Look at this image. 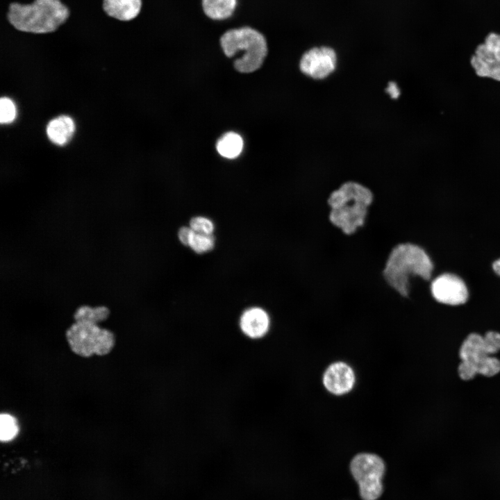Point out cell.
Listing matches in <instances>:
<instances>
[{
    "instance_id": "cell-13",
    "label": "cell",
    "mask_w": 500,
    "mask_h": 500,
    "mask_svg": "<svg viewBox=\"0 0 500 500\" xmlns=\"http://www.w3.org/2000/svg\"><path fill=\"white\" fill-rule=\"evenodd\" d=\"M74 130L73 119L69 116L62 115L49 122L47 127V134L53 144L62 146L71 140Z\"/></svg>"
},
{
    "instance_id": "cell-19",
    "label": "cell",
    "mask_w": 500,
    "mask_h": 500,
    "mask_svg": "<svg viewBox=\"0 0 500 500\" xmlns=\"http://www.w3.org/2000/svg\"><path fill=\"white\" fill-rule=\"evenodd\" d=\"M188 246L197 253H206L213 249L215 239L212 235L201 234L194 231Z\"/></svg>"
},
{
    "instance_id": "cell-8",
    "label": "cell",
    "mask_w": 500,
    "mask_h": 500,
    "mask_svg": "<svg viewBox=\"0 0 500 500\" xmlns=\"http://www.w3.org/2000/svg\"><path fill=\"white\" fill-rule=\"evenodd\" d=\"M337 66V54L328 47H313L306 51L299 62V69L306 76L315 80L328 77Z\"/></svg>"
},
{
    "instance_id": "cell-26",
    "label": "cell",
    "mask_w": 500,
    "mask_h": 500,
    "mask_svg": "<svg viewBox=\"0 0 500 500\" xmlns=\"http://www.w3.org/2000/svg\"><path fill=\"white\" fill-rule=\"evenodd\" d=\"M389 92L392 97L397 98L399 96V91L396 86V84H390L389 86Z\"/></svg>"
},
{
    "instance_id": "cell-11",
    "label": "cell",
    "mask_w": 500,
    "mask_h": 500,
    "mask_svg": "<svg viewBox=\"0 0 500 500\" xmlns=\"http://www.w3.org/2000/svg\"><path fill=\"white\" fill-rule=\"evenodd\" d=\"M353 383V372L344 362H338L331 365L324 375L326 388L335 394H342L349 392Z\"/></svg>"
},
{
    "instance_id": "cell-16",
    "label": "cell",
    "mask_w": 500,
    "mask_h": 500,
    "mask_svg": "<svg viewBox=\"0 0 500 500\" xmlns=\"http://www.w3.org/2000/svg\"><path fill=\"white\" fill-rule=\"evenodd\" d=\"M216 148L222 156L229 159L235 158L242 151L243 140L239 134L228 132L219 138Z\"/></svg>"
},
{
    "instance_id": "cell-6",
    "label": "cell",
    "mask_w": 500,
    "mask_h": 500,
    "mask_svg": "<svg viewBox=\"0 0 500 500\" xmlns=\"http://www.w3.org/2000/svg\"><path fill=\"white\" fill-rule=\"evenodd\" d=\"M350 469L363 500H376L381 495L385 465L379 456L367 453L358 454L352 459Z\"/></svg>"
},
{
    "instance_id": "cell-14",
    "label": "cell",
    "mask_w": 500,
    "mask_h": 500,
    "mask_svg": "<svg viewBox=\"0 0 500 500\" xmlns=\"http://www.w3.org/2000/svg\"><path fill=\"white\" fill-rule=\"evenodd\" d=\"M203 15L209 19L221 22L233 16L238 0H201Z\"/></svg>"
},
{
    "instance_id": "cell-22",
    "label": "cell",
    "mask_w": 500,
    "mask_h": 500,
    "mask_svg": "<svg viewBox=\"0 0 500 500\" xmlns=\"http://www.w3.org/2000/svg\"><path fill=\"white\" fill-rule=\"evenodd\" d=\"M190 227L195 233L205 235H212L215 228L213 222L202 216L193 217L190 222Z\"/></svg>"
},
{
    "instance_id": "cell-10",
    "label": "cell",
    "mask_w": 500,
    "mask_h": 500,
    "mask_svg": "<svg viewBox=\"0 0 500 500\" xmlns=\"http://www.w3.org/2000/svg\"><path fill=\"white\" fill-rule=\"evenodd\" d=\"M271 320L267 312L260 307H251L243 311L239 319L242 334L250 340H260L270 329Z\"/></svg>"
},
{
    "instance_id": "cell-25",
    "label": "cell",
    "mask_w": 500,
    "mask_h": 500,
    "mask_svg": "<svg viewBox=\"0 0 500 500\" xmlns=\"http://www.w3.org/2000/svg\"><path fill=\"white\" fill-rule=\"evenodd\" d=\"M193 232L194 231L190 227H181L179 229L178 233V236L181 242L185 246H188Z\"/></svg>"
},
{
    "instance_id": "cell-2",
    "label": "cell",
    "mask_w": 500,
    "mask_h": 500,
    "mask_svg": "<svg viewBox=\"0 0 500 500\" xmlns=\"http://www.w3.org/2000/svg\"><path fill=\"white\" fill-rule=\"evenodd\" d=\"M433 265L426 251L410 242L396 244L390 251L382 272L386 283L403 297L408 298L412 289L411 278L428 281Z\"/></svg>"
},
{
    "instance_id": "cell-9",
    "label": "cell",
    "mask_w": 500,
    "mask_h": 500,
    "mask_svg": "<svg viewBox=\"0 0 500 500\" xmlns=\"http://www.w3.org/2000/svg\"><path fill=\"white\" fill-rule=\"evenodd\" d=\"M431 292L437 301L451 306L463 304L468 298L465 283L452 274H444L436 277L431 283Z\"/></svg>"
},
{
    "instance_id": "cell-17",
    "label": "cell",
    "mask_w": 500,
    "mask_h": 500,
    "mask_svg": "<svg viewBox=\"0 0 500 500\" xmlns=\"http://www.w3.org/2000/svg\"><path fill=\"white\" fill-rule=\"evenodd\" d=\"M110 315V310L104 306L90 307L81 306L74 312L75 321H87L99 323L106 319Z\"/></svg>"
},
{
    "instance_id": "cell-21",
    "label": "cell",
    "mask_w": 500,
    "mask_h": 500,
    "mask_svg": "<svg viewBox=\"0 0 500 500\" xmlns=\"http://www.w3.org/2000/svg\"><path fill=\"white\" fill-rule=\"evenodd\" d=\"M16 107L13 101L8 97H2L0 100V122L9 124L16 117Z\"/></svg>"
},
{
    "instance_id": "cell-27",
    "label": "cell",
    "mask_w": 500,
    "mask_h": 500,
    "mask_svg": "<svg viewBox=\"0 0 500 500\" xmlns=\"http://www.w3.org/2000/svg\"><path fill=\"white\" fill-rule=\"evenodd\" d=\"M493 269L494 272L500 276V259L494 261V262L492 265Z\"/></svg>"
},
{
    "instance_id": "cell-1",
    "label": "cell",
    "mask_w": 500,
    "mask_h": 500,
    "mask_svg": "<svg viewBox=\"0 0 500 500\" xmlns=\"http://www.w3.org/2000/svg\"><path fill=\"white\" fill-rule=\"evenodd\" d=\"M374 199V192L367 185L345 181L328 197L329 222L344 234L353 235L365 226Z\"/></svg>"
},
{
    "instance_id": "cell-4",
    "label": "cell",
    "mask_w": 500,
    "mask_h": 500,
    "mask_svg": "<svg viewBox=\"0 0 500 500\" xmlns=\"http://www.w3.org/2000/svg\"><path fill=\"white\" fill-rule=\"evenodd\" d=\"M219 43L228 58L240 54L234 60V67L242 73L258 69L268 52L265 35L256 28L249 26L228 29L221 35Z\"/></svg>"
},
{
    "instance_id": "cell-5",
    "label": "cell",
    "mask_w": 500,
    "mask_h": 500,
    "mask_svg": "<svg viewBox=\"0 0 500 500\" xmlns=\"http://www.w3.org/2000/svg\"><path fill=\"white\" fill-rule=\"evenodd\" d=\"M66 338L72 351L82 357L93 354L109 353L115 344L114 333L103 328L97 323L76 321L66 331Z\"/></svg>"
},
{
    "instance_id": "cell-23",
    "label": "cell",
    "mask_w": 500,
    "mask_h": 500,
    "mask_svg": "<svg viewBox=\"0 0 500 500\" xmlns=\"http://www.w3.org/2000/svg\"><path fill=\"white\" fill-rule=\"evenodd\" d=\"M484 349L488 355L492 356L500 351V333L488 331L483 336Z\"/></svg>"
},
{
    "instance_id": "cell-3",
    "label": "cell",
    "mask_w": 500,
    "mask_h": 500,
    "mask_svg": "<svg viewBox=\"0 0 500 500\" xmlns=\"http://www.w3.org/2000/svg\"><path fill=\"white\" fill-rule=\"evenodd\" d=\"M70 10L61 0L14 1L6 13L8 23L17 31L33 34L56 32L69 18Z\"/></svg>"
},
{
    "instance_id": "cell-15",
    "label": "cell",
    "mask_w": 500,
    "mask_h": 500,
    "mask_svg": "<svg viewBox=\"0 0 500 500\" xmlns=\"http://www.w3.org/2000/svg\"><path fill=\"white\" fill-rule=\"evenodd\" d=\"M459 356L461 360L472 362L475 365L483 357L490 356L484 349L483 336L478 333L469 334L461 344Z\"/></svg>"
},
{
    "instance_id": "cell-18",
    "label": "cell",
    "mask_w": 500,
    "mask_h": 500,
    "mask_svg": "<svg viewBox=\"0 0 500 500\" xmlns=\"http://www.w3.org/2000/svg\"><path fill=\"white\" fill-rule=\"evenodd\" d=\"M18 433V426L14 417L8 414H1L0 417V438L2 442H8L14 439Z\"/></svg>"
},
{
    "instance_id": "cell-20",
    "label": "cell",
    "mask_w": 500,
    "mask_h": 500,
    "mask_svg": "<svg viewBox=\"0 0 500 500\" xmlns=\"http://www.w3.org/2000/svg\"><path fill=\"white\" fill-rule=\"evenodd\" d=\"M477 372L486 377H492L500 372V360L492 356L483 357L476 365Z\"/></svg>"
},
{
    "instance_id": "cell-12",
    "label": "cell",
    "mask_w": 500,
    "mask_h": 500,
    "mask_svg": "<svg viewBox=\"0 0 500 500\" xmlns=\"http://www.w3.org/2000/svg\"><path fill=\"white\" fill-rule=\"evenodd\" d=\"M142 6V0H102V9L106 15L123 22L137 18Z\"/></svg>"
},
{
    "instance_id": "cell-7",
    "label": "cell",
    "mask_w": 500,
    "mask_h": 500,
    "mask_svg": "<svg viewBox=\"0 0 500 500\" xmlns=\"http://www.w3.org/2000/svg\"><path fill=\"white\" fill-rule=\"evenodd\" d=\"M469 62L477 76L500 81V34L489 33L476 47Z\"/></svg>"
},
{
    "instance_id": "cell-24",
    "label": "cell",
    "mask_w": 500,
    "mask_h": 500,
    "mask_svg": "<svg viewBox=\"0 0 500 500\" xmlns=\"http://www.w3.org/2000/svg\"><path fill=\"white\" fill-rule=\"evenodd\" d=\"M460 378L464 381H469L478 374L476 365L469 361L461 360L458 368Z\"/></svg>"
}]
</instances>
